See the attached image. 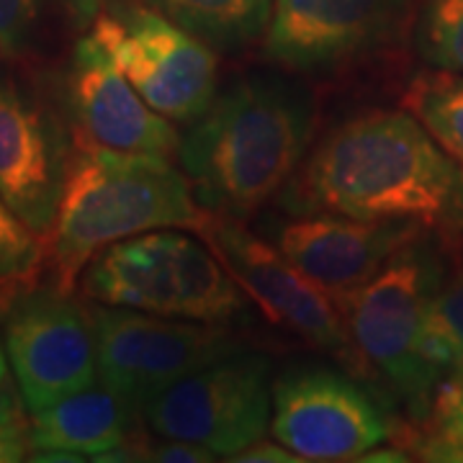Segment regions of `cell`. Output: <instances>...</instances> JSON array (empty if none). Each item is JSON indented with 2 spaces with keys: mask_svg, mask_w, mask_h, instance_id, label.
I'll return each mask as SVG.
<instances>
[{
  "mask_svg": "<svg viewBox=\"0 0 463 463\" xmlns=\"http://www.w3.org/2000/svg\"><path fill=\"white\" fill-rule=\"evenodd\" d=\"M291 214H343L463 232V167L407 109L335 127L283 188Z\"/></svg>",
  "mask_w": 463,
  "mask_h": 463,
  "instance_id": "cell-1",
  "label": "cell"
},
{
  "mask_svg": "<svg viewBox=\"0 0 463 463\" xmlns=\"http://www.w3.org/2000/svg\"><path fill=\"white\" fill-rule=\"evenodd\" d=\"M317 100L279 72H248L216 90L191 121L178 160L206 214L245 222L281 194L307 160Z\"/></svg>",
  "mask_w": 463,
  "mask_h": 463,
  "instance_id": "cell-2",
  "label": "cell"
},
{
  "mask_svg": "<svg viewBox=\"0 0 463 463\" xmlns=\"http://www.w3.org/2000/svg\"><path fill=\"white\" fill-rule=\"evenodd\" d=\"M206 219L188 175L170 157L75 137L57 216L42 250L52 288L72 294L85 265L121 240L152 230H201Z\"/></svg>",
  "mask_w": 463,
  "mask_h": 463,
  "instance_id": "cell-3",
  "label": "cell"
},
{
  "mask_svg": "<svg viewBox=\"0 0 463 463\" xmlns=\"http://www.w3.org/2000/svg\"><path fill=\"white\" fill-rule=\"evenodd\" d=\"M80 286L99 304L209 325L248 312L224 263L199 240L173 230L145 232L100 250L85 265Z\"/></svg>",
  "mask_w": 463,
  "mask_h": 463,
  "instance_id": "cell-4",
  "label": "cell"
},
{
  "mask_svg": "<svg viewBox=\"0 0 463 463\" xmlns=\"http://www.w3.org/2000/svg\"><path fill=\"white\" fill-rule=\"evenodd\" d=\"M443 252L428 232L399 250L361 288L335 298L350 337L394 397L420 422L430 412L438 381L420 355V337L432 298L446 283Z\"/></svg>",
  "mask_w": 463,
  "mask_h": 463,
  "instance_id": "cell-5",
  "label": "cell"
},
{
  "mask_svg": "<svg viewBox=\"0 0 463 463\" xmlns=\"http://www.w3.org/2000/svg\"><path fill=\"white\" fill-rule=\"evenodd\" d=\"M99 381L134 414L201 365L224 358L242 343L224 325L149 315L124 307H88Z\"/></svg>",
  "mask_w": 463,
  "mask_h": 463,
  "instance_id": "cell-6",
  "label": "cell"
},
{
  "mask_svg": "<svg viewBox=\"0 0 463 463\" xmlns=\"http://www.w3.org/2000/svg\"><path fill=\"white\" fill-rule=\"evenodd\" d=\"M90 33L134 90L173 124L196 121L214 100L216 50L145 3H116L96 16Z\"/></svg>",
  "mask_w": 463,
  "mask_h": 463,
  "instance_id": "cell-7",
  "label": "cell"
},
{
  "mask_svg": "<svg viewBox=\"0 0 463 463\" xmlns=\"http://www.w3.org/2000/svg\"><path fill=\"white\" fill-rule=\"evenodd\" d=\"M270 414V361L242 347L167 386L145 407L142 417L160 438L188 440L230 458L263 438Z\"/></svg>",
  "mask_w": 463,
  "mask_h": 463,
  "instance_id": "cell-8",
  "label": "cell"
},
{
  "mask_svg": "<svg viewBox=\"0 0 463 463\" xmlns=\"http://www.w3.org/2000/svg\"><path fill=\"white\" fill-rule=\"evenodd\" d=\"M270 432L301 461H361L392 440L394 422L345 371L294 365L273 381Z\"/></svg>",
  "mask_w": 463,
  "mask_h": 463,
  "instance_id": "cell-9",
  "label": "cell"
},
{
  "mask_svg": "<svg viewBox=\"0 0 463 463\" xmlns=\"http://www.w3.org/2000/svg\"><path fill=\"white\" fill-rule=\"evenodd\" d=\"M199 232L240 288H245L273 322L304 337L309 345L332 353L337 361L355 368V373L364 371L365 358L353 343L335 298L301 273L281 250L224 216L209 214Z\"/></svg>",
  "mask_w": 463,
  "mask_h": 463,
  "instance_id": "cell-10",
  "label": "cell"
},
{
  "mask_svg": "<svg viewBox=\"0 0 463 463\" xmlns=\"http://www.w3.org/2000/svg\"><path fill=\"white\" fill-rule=\"evenodd\" d=\"M412 21V0H273L263 54L304 75L335 72L397 47Z\"/></svg>",
  "mask_w": 463,
  "mask_h": 463,
  "instance_id": "cell-11",
  "label": "cell"
},
{
  "mask_svg": "<svg viewBox=\"0 0 463 463\" xmlns=\"http://www.w3.org/2000/svg\"><path fill=\"white\" fill-rule=\"evenodd\" d=\"M70 297L57 288H36L5 309L3 343L29 412L99 381L90 315Z\"/></svg>",
  "mask_w": 463,
  "mask_h": 463,
  "instance_id": "cell-12",
  "label": "cell"
},
{
  "mask_svg": "<svg viewBox=\"0 0 463 463\" xmlns=\"http://www.w3.org/2000/svg\"><path fill=\"white\" fill-rule=\"evenodd\" d=\"M70 149L39 100L0 80V196L39 240L54 224Z\"/></svg>",
  "mask_w": 463,
  "mask_h": 463,
  "instance_id": "cell-13",
  "label": "cell"
},
{
  "mask_svg": "<svg viewBox=\"0 0 463 463\" xmlns=\"http://www.w3.org/2000/svg\"><path fill=\"white\" fill-rule=\"evenodd\" d=\"M67 93L78 137L124 152L178 155L183 137L173 121L134 90L93 33L75 44Z\"/></svg>",
  "mask_w": 463,
  "mask_h": 463,
  "instance_id": "cell-14",
  "label": "cell"
},
{
  "mask_svg": "<svg viewBox=\"0 0 463 463\" xmlns=\"http://www.w3.org/2000/svg\"><path fill=\"white\" fill-rule=\"evenodd\" d=\"M425 227L414 222H373L343 214H294L276 230V248L340 298L371 281Z\"/></svg>",
  "mask_w": 463,
  "mask_h": 463,
  "instance_id": "cell-15",
  "label": "cell"
},
{
  "mask_svg": "<svg viewBox=\"0 0 463 463\" xmlns=\"http://www.w3.org/2000/svg\"><path fill=\"white\" fill-rule=\"evenodd\" d=\"M137 414L106 386H90L29 412L32 450H67L99 458L132 438Z\"/></svg>",
  "mask_w": 463,
  "mask_h": 463,
  "instance_id": "cell-16",
  "label": "cell"
},
{
  "mask_svg": "<svg viewBox=\"0 0 463 463\" xmlns=\"http://www.w3.org/2000/svg\"><path fill=\"white\" fill-rule=\"evenodd\" d=\"M216 52H237L268 29L273 0H142Z\"/></svg>",
  "mask_w": 463,
  "mask_h": 463,
  "instance_id": "cell-17",
  "label": "cell"
},
{
  "mask_svg": "<svg viewBox=\"0 0 463 463\" xmlns=\"http://www.w3.org/2000/svg\"><path fill=\"white\" fill-rule=\"evenodd\" d=\"M402 109L430 132V137L463 167V75L448 70H428L414 75Z\"/></svg>",
  "mask_w": 463,
  "mask_h": 463,
  "instance_id": "cell-18",
  "label": "cell"
},
{
  "mask_svg": "<svg viewBox=\"0 0 463 463\" xmlns=\"http://www.w3.org/2000/svg\"><path fill=\"white\" fill-rule=\"evenodd\" d=\"M420 355L438 386L463 376V270L446 279L432 298L420 337Z\"/></svg>",
  "mask_w": 463,
  "mask_h": 463,
  "instance_id": "cell-19",
  "label": "cell"
},
{
  "mask_svg": "<svg viewBox=\"0 0 463 463\" xmlns=\"http://www.w3.org/2000/svg\"><path fill=\"white\" fill-rule=\"evenodd\" d=\"M412 42L430 67L463 75V0H425L412 24Z\"/></svg>",
  "mask_w": 463,
  "mask_h": 463,
  "instance_id": "cell-20",
  "label": "cell"
},
{
  "mask_svg": "<svg viewBox=\"0 0 463 463\" xmlns=\"http://www.w3.org/2000/svg\"><path fill=\"white\" fill-rule=\"evenodd\" d=\"M414 448L422 461L463 463V376L438 386L430 412L420 420Z\"/></svg>",
  "mask_w": 463,
  "mask_h": 463,
  "instance_id": "cell-21",
  "label": "cell"
},
{
  "mask_svg": "<svg viewBox=\"0 0 463 463\" xmlns=\"http://www.w3.org/2000/svg\"><path fill=\"white\" fill-rule=\"evenodd\" d=\"M39 260V234H33L0 196V283L24 281Z\"/></svg>",
  "mask_w": 463,
  "mask_h": 463,
  "instance_id": "cell-22",
  "label": "cell"
},
{
  "mask_svg": "<svg viewBox=\"0 0 463 463\" xmlns=\"http://www.w3.org/2000/svg\"><path fill=\"white\" fill-rule=\"evenodd\" d=\"M44 0H0V52L21 57L32 47Z\"/></svg>",
  "mask_w": 463,
  "mask_h": 463,
  "instance_id": "cell-23",
  "label": "cell"
},
{
  "mask_svg": "<svg viewBox=\"0 0 463 463\" xmlns=\"http://www.w3.org/2000/svg\"><path fill=\"white\" fill-rule=\"evenodd\" d=\"M26 402L0 335V435H29Z\"/></svg>",
  "mask_w": 463,
  "mask_h": 463,
  "instance_id": "cell-24",
  "label": "cell"
},
{
  "mask_svg": "<svg viewBox=\"0 0 463 463\" xmlns=\"http://www.w3.org/2000/svg\"><path fill=\"white\" fill-rule=\"evenodd\" d=\"M147 461H175V463H209L216 461V453L209 448L188 443V440H175V438H163V443L145 448Z\"/></svg>",
  "mask_w": 463,
  "mask_h": 463,
  "instance_id": "cell-25",
  "label": "cell"
},
{
  "mask_svg": "<svg viewBox=\"0 0 463 463\" xmlns=\"http://www.w3.org/2000/svg\"><path fill=\"white\" fill-rule=\"evenodd\" d=\"M227 461L232 463H298L297 453L291 450V448H286L283 443H265L263 438L260 440H255V443H250L248 448H242V450H237V453H232Z\"/></svg>",
  "mask_w": 463,
  "mask_h": 463,
  "instance_id": "cell-26",
  "label": "cell"
},
{
  "mask_svg": "<svg viewBox=\"0 0 463 463\" xmlns=\"http://www.w3.org/2000/svg\"><path fill=\"white\" fill-rule=\"evenodd\" d=\"M29 450V435H0V463L24 461Z\"/></svg>",
  "mask_w": 463,
  "mask_h": 463,
  "instance_id": "cell-27",
  "label": "cell"
},
{
  "mask_svg": "<svg viewBox=\"0 0 463 463\" xmlns=\"http://www.w3.org/2000/svg\"><path fill=\"white\" fill-rule=\"evenodd\" d=\"M361 461H368V463H381V461L402 463V461H410V456H407L404 450H399V448L376 446L373 450H368V453H365Z\"/></svg>",
  "mask_w": 463,
  "mask_h": 463,
  "instance_id": "cell-28",
  "label": "cell"
},
{
  "mask_svg": "<svg viewBox=\"0 0 463 463\" xmlns=\"http://www.w3.org/2000/svg\"><path fill=\"white\" fill-rule=\"evenodd\" d=\"M5 309H8V301L0 297V317H5Z\"/></svg>",
  "mask_w": 463,
  "mask_h": 463,
  "instance_id": "cell-29",
  "label": "cell"
}]
</instances>
